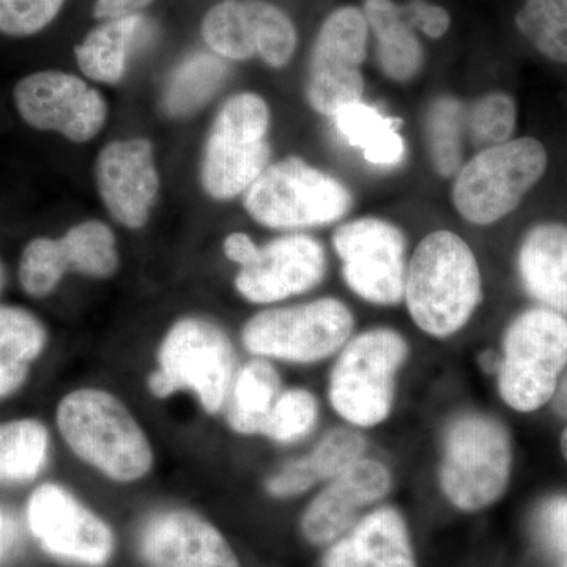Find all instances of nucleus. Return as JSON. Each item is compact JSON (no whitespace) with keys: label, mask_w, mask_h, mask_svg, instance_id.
<instances>
[{"label":"nucleus","mask_w":567,"mask_h":567,"mask_svg":"<svg viewBox=\"0 0 567 567\" xmlns=\"http://www.w3.org/2000/svg\"><path fill=\"white\" fill-rule=\"evenodd\" d=\"M55 429L82 465L117 486H134L152 475L156 451L132 406L102 386H80L55 406Z\"/></svg>","instance_id":"1"},{"label":"nucleus","mask_w":567,"mask_h":567,"mask_svg":"<svg viewBox=\"0 0 567 567\" xmlns=\"http://www.w3.org/2000/svg\"><path fill=\"white\" fill-rule=\"evenodd\" d=\"M405 305L423 333L446 339L464 330L483 300L475 252L450 230L425 235L406 267Z\"/></svg>","instance_id":"2"},{"label":"nucleus","mask_w":567,"mask_h":567,"mask_svg":"<svg viewBox=\"0 0 567 567\" xmlns=\"http://www.w3.org/2000/svg\"><path fill=\"white\" fill-rule=\"evenodd\" d=\"M237 368L233 338L221 324L203 316H185L159 339L145 388L156 401L192 395L205 416L218 417Z\"/></svg>","instance_id":"3"},{"label":"nucleus","mask_w":567,"mask_h":567,"mask_svg":"<svg viewBox=\"0 0 567 567\" xmlns=\"http://www.w3.org/2000/svg\"><path fill=\"white\" fill-rule=\"evenodd\" d=\"M513 461V440L502 421L486 413H462L443 435L440 486L458 511L477 513L505 495Z\"/></svg>","instance_id":"4"},{"label":"nucleus","mask_w":567,"mask_h":567,"mask_svg":"<svg viewBox=\"0 0 567 567\" xmlns=\"http://www.w3.org/2000/svg\"><path fill=\"white\" fill-rule=\"evenodd\" d=\"M409 352L404 336L390 328H372L350 339L338 353L328 382L336 415L357 429L385 423Z\"/></svg>","instance_id":"5"},{"label":"nucleus","mask_w":567,"mask_h":567,"mask_svg":"<svg viewBox=\"0 0 567 567\" xmlns=\"http://www.w3.org/2000/svg\"><path fill=\"white\" fill-rule=\"evenodd\" d=\"M567 369V319L529 308L506 328L499 354L498 393L509 409L533 413L547 405Z\"/></svg>","instance_id":"6"},{"label":"nucleus","mask_w":567,"mask_h":567,"mask_svg":"<svg viewBox=\"0 0 567 567\" xmlns=\"http://www.w3.org/2000/svg\"><path fill=\"white\" fill-rule=\"evenodd\" d=\"M354 327L352 311L338 298L257 312L241 328L249 357L271 363L311 365L341 352Z\"/></svg>","instance_id":"7"},{"label":"nucleus","mask_w":567,"mask_h":567,"mask_svg":"<svg viewBox=\"0 0 567 567\" xmlns=\"http://www.w3.org/2000/svg\"><path fill=\"white\" fill-rule=\"evenodd\" d=\"M244 196L254 221L278 230L333 224L344 218L353 204L341 182L295 156L270 164Z\"/></svg>","instance_id":"8"},{"label":"nucleus","mask_w":567,"mask_h":567,"mask_svg":"<svg viewBox=\"0 0 567 567\" xmlns=\"http://www.w3.org/2000/svg\"><path fill=\"white\" fill-rule=\"evenodd\" d=\"M268 128L270 107L257 93H237L223 104L205 142L200 167L208 196L234 199L270 166Z\"/></svg>","instance_id":"9"},{"label":"nucleus","mask_w":567,"mask_h":567,"mask_svg":"<svg viewBox=\"0 0 567 567\" xmlns=\"http://www.w3.org/2000/svg\"><path fill=\"white\" fill-rule=\"evenodd\" d=\"M546 147L518 137L483 148L456 174L453 203L466 221L488 226L516 210L546 174Z\"/></svg>","instance_id":"10"},{"label":"nucleus","mask_w":567,"mask_h":567,"mask_svg":"<svg viewBox=\"0 0 567 567\" xmlns=\"http://www.w3.org/2000/svg\"><path fill=\"white\" fill-rule=\"evenodd\" d=\"M25 520L51 557L100 567L114 555L115 535L111 525L55 481L33 488L25 505Z\"/></svg>","instance_id":"11"},{"label":"nucleus","mask_w":567,"mask_h":567,"mask_svg":"<svg viewBox=\"0 0 567 567\" xmlns=\"http://www.w3.org/2000/svg\"><path fill=\"white\" fill-rule=\"evenodd\" d=\"M333 248L347 286L361 300L377 306L404 300L409 262L405 235L398 226L372 216L354 219L336 229Z\"/></svg>","instance_id":"12"},{"label":"nucleus","mask_w":567,"mask_h":567,"mask_svg":"<svg viewBox=\"0 0 567 567\" xmlns=\"http://www.w3.org/2000/svg\"><path fill=\"white\" fill-rule=\"evenodd\" d=\"M368 39V21L357 7H342L324 20L312 48L306 85L312 110L334 117L342 107L363 102L361 65Z\"/></svg>","instance_id":"13"},{"label":"nucleus","mask_w":567,"mask_h":567,"mask_svg":"<svg viewBox=\"0 0 567 567\" xmlns=\"http://www.w3.org/2000/svg\"><path fill=\"white\" fill-rule=\"evenodd\" d=\"M121 267L117 240L111 227L96 219L76 224L61 238H33L22 249L18 279L32 298H47L63 278L76 274L110 279Z\"/></svg>","instance_id":"14"},{"label":"nucleus","mask_w":567,"mask_h":567,"mask_svg":"<svg viewBox=\"0 0 567 567\" xmlns=\"http://www.w3.org/2000/svg\"><path fill=\"white\" fill-rule=\"evenodd\" d=\"M22 121L76 144L92 141L107 121V103L87 82L65 71L47 70L22 78L13 91Z\"/></svg>","instance_id":"15"},{"label":"nucleus","mask_w":567,"mask_h":567,"mask_svg":"<svg viewBox=\"0 0 567 567\" xmlns=\"http://www.w3.org/2000/svg\"><path fill=\"white\" fill-rule=\"evenodd\" d=\"M203 37L207 47L227 61H248L259 55L281 69L297 50L293 22L267 2L224 0L205 14Z\"/></svg>","instance_id":"16"},{"label":"nucleus","mask_w":567,"mask_h":567,"mask_svg":"<svg viewBox=\"0 0 567 567\" xmlns=\"http://www.w3.org/2000/svg\"><path fill=\"white\" fill-rule=\"evenodd\" d=\"M137 554L147 567H241L221 529L188 507H164L145 518Z\"/></svg>","instance_id":"17"},{"label":"nucleus","mask_w":567,"mask_h":567,"mask_svg":"<svg viewBox=\"0 0 567 567\" xmlns=\"http://www.w3.org/2000/svg\"><path fill=\"white\" fill-rule=\"evenodd\" d=\"M322 244L303 234L284 235L260 246V256L235 275L234 286L252 305H275L308 293L327 275Z\"/></svg>","instance_id":"18"},{"label":"nucleus","mask_w":567,"mask_h":567,"mask_svg":"<svg viewBox=\"0 0 567 567\" xmlns=\"http://www.w3.org/2000/svg\"><path fill=\"white\" fill-rule=\"evenodd\" d=\"M393 476L383 462L363 457L324 487L306 506L301 535L309 544L328 547L358 524L368 507L390 494Z\"/></svg>","instance_id":"19"},{"label":"nucleus","mask_w":567,"mask_h":567,"mask_svg":"<svg viewBox=\"0 0 567 567\" xmlns=\"http://www.w3.org/2000/svg\"><path fill=\"white\" fill-rule=\"evenodd\" d=\"M96 186L115 221L141 229L151 218L159 193L153 145L147 140L115 141L96 158Z\"/></svg>","instance_id":"20"},{"label":"nucleus","mask_w":567,"mask_h":567,"mask_svg":"<svg viewBox=\"0 0 567 567\" xmlns=\"http://www.w3.org/2000/svg\"><path fill=\"white\" fill-rule=\"evenodd\" d=\"M322 567H416L405 518L391 506L372 509L328 546Z\"/></svg>","instance_id":"21"},{"label":"nucleus","mask_w":567,"mask_h":567,"mask_svg":"<svg viewBox=\"0 0 567 567\" xmlns=\"http://www.w3.org/2000/svg\"><path fill=\"white\" fill-rule=\"evenodd\" d=\"M517 270L525 292L567 319V226L540 223L518 248Z\"/></svg>","instance_id":"22"},{"label":"nucleus","mask_w":567,"mask_h":567,"mask_svg":"<svg viewBox=\"0 0 567 567\" xmlns=\"http://www.w3.org/2000/svg\"><path fill=\"white\" fill-rule=\"evenodd\" d=\"M50 344L47 324L21 306H0V402L28 383Z\"/></svg>","instance_id":"23"},{"label":"nucleus","mask_w":567,"mask_h":567,"mask_svg":"<svg viewBox=\"0 0 567 567\" xmlns=\"http://www.w3.org/2000/svg\"><path fill=\"white\" fill-rule=\"evenodd\" d=\"M282 391L276 364L252 358L235 372L223 417L229 431L240 436H262L265 423Z\"/></svg>","instance_id":"24"},{"label":"nucleus","mask_w":567,"mask_h":567,"mask_svg":"<svg viewBox=\"0 0 567 567\" xmlns=\"http://www.w3.org/2000/svg\"><path fill=\"white\" fill-rule=\"evenodd\" d=\"M145 32L147 20L141 13L104 21L74 48L78 65L89 80L117 84L125 76L130 54Z\"/></svg>","instance_id":"25"},{"label":"nucleus","mask_w":567,"mask_h":567,"mask_svg":"<svg viewBox=\"0 0 567 567\" xmlns=\"http://www.w3.org/2000/svg\"><path fill=\"white\" fill-rule=\"evenodd\" d=\"M364 17L374 32L379 47L380 69L394 82H409L420 73L424 51L402 7L393 0H364Z\"/></svg>","instance_id":"26"},{"label":"nucleus","mask_w":567,"mask_h":567,"mask_svg":"<svg viewBox=\"0 0 567 567\" xmlns=\"http://www.w3.org/2000/svg\"><path fill=\"white\" fill-rule=\"evenodd\" d=\"M336 128L372 166L393 169L405 159V141L398 121L363 102L349 104L334 115Z\"/></svg>","instance_id":"27"},{"label":"nucleus","mask_w":567,"mask_h":567,"mask_svg":"<svg viewBox=\"0 0 567 567\" xmlns=\"http://www.w3.org/2000/svg\"><path fill=\"white\" fill-rule=\"evenodd\" d=\"M51 457V432L37 417L0 421V484H28Z\"/></svg>","instance_id":"28"},{"label":"nucleus","mask_w":567,"mask_h":567,"mask_svg":"<svg viewBox=\"0 0 567 567\" xmlns=\"http://www.w3.org/2000/svg\"><path fill=\"white\" fill-rule=\"evenodd\" d=\"M226 59L218 54L196 52L174 70L163 95L164 112L171 117H185L210 102L226 81Z\"/></svg>","instance_id":"29"},{"label":"nucleus","mask_w":567,"mask_h":567,"mask_svg":"<svg viewBox=\"0 0 567 567\" xmlns=\"http://www.w3.org/2000/svg\"><path fill=\"white\" fill-rule=\"evenodd\" d=\"M464 104L454 96H440L429 106L425 115V134L429 152L436 173L442 177L456 175L462 164V142H464Z\"/></svg>","instance_id":"30"},{"label":"nucleus","mask_w":567,"mask_h":567,"mask_svg":"<svg viewBox=\"0 0 567 567\" xmlns=\"http://www.w3.org/2000/svg\"><path fill=\"white\" fill-rule=\"evenodd\" d=\"M319 417V399L311 390L282 388L265 423L262 436L275 445H297L316 431Z\"/></svg>","instance_id":"31"},{"label":"nucleus","mask_w":567,"mask_h":567,"mask_svg":"<svg viewBox=\"0 0 567 567\" xmlns=\"http://www.w3.org/2000/svg\"><path fill=\"white\" fill-rule=\"evenodd\" d=\"M516 24L540 54L567 65V0H525Z\"/></svg>","instance_id":"32"},{"label":"nucleus","mask_w":567,"mask_h":567,"mask_svg":"<svg viewBox=\"0 0 567 567\" xmlns=\"http://www.w3.org/2000/svg\"><path fill=\"white\" fill-rule=\"evenodd\" d=\"M517 106L503 92L487 93L465 111V130L476 147L487 148L511 141L516 132Z\"/></svg>","instance_id":"33"},{"label":"nucleus","mask_w":567,"mask_h":567,"mask_svg":"<svg viewBox=\"0 0 567 567\" xmlns=\"http://www.w3.org/2000/svg\"><path fill=\"white\" fill-rule=\"evenodd\" d=\"M368 442L357 429L336 427L324 434L312 447L306 461L315 473L317 483H328L364 457Z\"/></svg>","instance_id":"34"},{"label":"nucleus","mask_w":567,"mask_h":567,"mask_svg":"<svg viewBox=\"0 0 567 567\" xmlns=\"http://www.w3.org/2000/svg\"><path fill=\"white\" fill-rule=\"evenodd\" d=\"M65 0H0V33L32 37L43 31L61 13Z\"/></svg>","instance_id":"35"},{"label":"nucleus","mask_w":567,"mask_h":567,"mask_svg":"<svg viewBox=\"0 0 567 567\" xmlns=\"http://www.w3.org/2000/svg\"><path fill=\"white\" fill-rule=\"evenodd\" d=\"M316 484L319 483L306 457H297L267 477L265 492L275 499H290L308 494Z\"/></svg>","instance_id":"36"},{"label":"nucleus","mask_w":567,"mask_h":567,"mask_svg":"<svg viewBox=\"0 0 567 567\" xmlns=\"http://www.w3.org/2000/svg\"><path fill=\"white\" fill-rule=\"evenodd\" d=\"M537 532L544 544L559 555H567V495L546 499L537 513Z\"/></svg>","instance_id":"37"},{"label":"nucleus","mask_w":567,"mask_h":567,"mask_svg":"<svg viewBox=\"0 0 567 567\" xmlns=\"http://www.w3.org/2000/svg\"><path fill=\"white\" fill-rule=\"evenodd\" d=\"M402 11L409 24L423 32L429 39H442L450 29V13L434 3L412 0L409 6L402 7Z\"/></svg>","instance_id":"38"},{"label":"nucleus","mask_w":567,"mask_h":567,"mask_svg":"<svg viewBox=\"0 0 567 567\" xmlns=\"http://www.w3.org/2000/svg\"><path fill=\"white\" fill-rule=\"evenodd\" d=\"M223 252L227 260L245 268L259 259L260 246L254 244L248 234L234 233L224 238Z\"/></svg>","instance_id":"39"},{"label":"nucleus","mask_w":567,"mask_h":567,"mask_svg":"<svg viewBox=\"0 0 567 567\" xmlns=\"http://www.w3.org/2000/svg\"><path fill=\"white\" fill-rule=\"evenodd\" d=\"M151 3L152 0H96L93 17L102 21L117 20L130 14H140Z\"/></svg>","instance_id":"40"},{"label":"nucleus","mask_w":567,"mask_h":567,"mask_svg":"<svg viewBox=\"0 0 567 567\" xmlns=\"http://www.w3.org/2000/svg\"><path fill=\"white\" fill-rule=\"evenodd\" d=\"M18 536L20 533H18L17 522L14 518L6 516L3 527L0 529V565L10 557L13 548L17 547Z\"/></svg>","instance_id":"41"},{"label":"nucleus","mask_w":567,"mask_h":567,"mask_svg":"<svg viewBox=\"0 0 567 567\" xmlns=\"http://www.w3.org/2000/svg\"><path fill=\"white\" fill-rule=\"evenodd\" d=\"M550 402L558 416L567 417V369L559 379L557 391H555Z\"/></svg>","instance_id":"42"},{"label":"nucleus","mask_w":567,"mask_h":567,"mask_svg":"<svg viewBox=\"0 0 567 567\" xmlns=\"http://www.w3.org/2000/svg\"><path fill=\"white\" fill-rule=\"evenodd\" d=\"M559 447H561L563 457L567 462V427L563 431L561 440H559Z\"/></svg>","instance_id":"43"},{"label":"nucleus","mask_w":567,"mask_h":567,"mask_svg":"<svg viewBox=\"0 0 567 567\" xmlns=\"http://www.w3.org/2000/svg\"><path fill=\"white\" fill-rule=\"evenodd\" d=\"M3 284H6V271H3V265L0 262V293H2Z\"/></svg>","instance_id":"44"},{"label":"nucleus","mask_w":567,"mask_h":567,"mask_svg":"<svg viewBox=\"0 0 567 567\" xmlns=\"http://www.w3.org/2000/svg\"><path fill=\"white\" fill-rule=\"evenodd\" d=\"M3 520H6V514L0 511V529L3 527Z\"/></svg>","instance_id":"45"},{"label":"nucleus","mask_w":567,"mask_h":567,"mask_svg":"<svg viewBox=\"0 0 567 567\" xmlns=\"http://www.w3.org/2000/svg\"><path fill=\"white\" fill-rule=\"evenodd\" d=\"M563 567H567V559H566V561H565V565H563Z\"/></svg>","instance_id":"46"}]
</instances>
